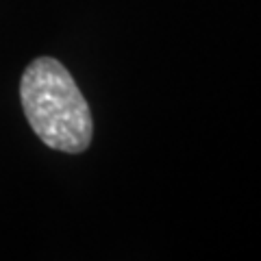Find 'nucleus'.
<instances>
[{"label":"nucleus","instance_id":"f257e3e1","mask_svg":"<svg viewBox=\"0 0 261 261\" xmlns=\"http://www.w3.org/2000/svg\"><path fill=\"white\" fill-rule=\"evenodd\" d=\"M20 98L29 124L46 146L61 152H83L92 144L94 120L87 100L63 65L39 57L22 74Z\"/></svg>","mask_w":261,"mask_h":261}]
</instances>
